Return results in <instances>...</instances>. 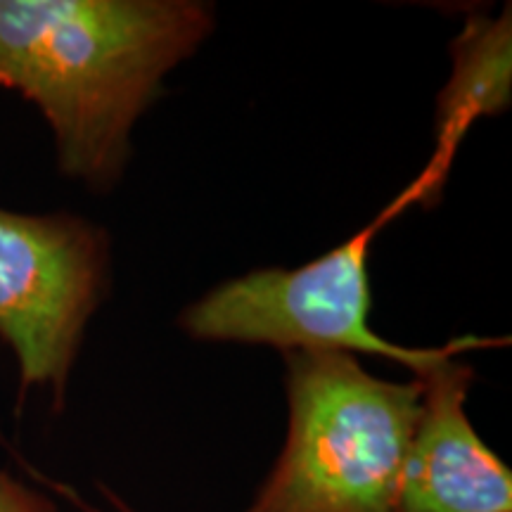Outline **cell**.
<instances>
[{
	"label": "cell",
	"instance_id": "obj_2",
	"mask_svg": "<svg viewBox=\"0 0 512 512\" xmlns=\"http://www.w3.org/2000/svg\"><path fill=\"white\" fill-rule=\"evenodd\" d=\"M285 356L287 441L247 512H399L420 380H382L339 351Z\"/></svg>",
	"mask_w": 512,
	"mask_h": 512
},
{
	"label": "cell",
	"instance_id": "obj_8",
	"mask_svg": "<svg viewBox=\"0 0 512 512\" xmlns=\"http://www.w3.org/2000/svg\"><path fill=\"white\" fill-rule=\"evenodd\" d=\"M53 489L57 491V494H62L64 498H69V501H72V503L76 505V508H79V510H83V512H102V510H98V508H93V505L83 503V501H81V498H79V496H76L72 489H69V486H62V484H53ZM102 494H105L107 498H110V501H112V505H114V508H117V512H133L131 508H128V505H126L124 501H121V498H119V496H114L110 489H102Z\"/></svg>",
	"mask_w": 512,
	"mask_h": 512
},
{
	"label": "cell",
	"instance_id": "obj_5",
	"mask_svg": "<svg viewBox=\"0 0 512 512\" xmlns=\"http://www.w3.org/2000/svg\"><path fill=\"white\" fill-rule=\"evenodd\" d=\"M418 380L422 411L403 465L399 512H512L508 465L465 411L472 370L448 358Z\"/></svg>",
	"mask_w": 512,
	"mask_h": 512
},
{
	"label": "cell",
	"instance_id": "obj_6",
	"mask_svg": "<svg viewBox=\"0 0 512 512\" xmlns=\"http://www.w3.org/2000/svg\"><path fill=\"white\" fill-rule=\"evenodd\" d=\"M512 15H472L453 43V74L439 95L437 147L427 174L444 185L458 145L479 117L501 114L512 98Z\"/></svg>",
	"mask_w": 512,
	"mask_h": 512
},
{
	"label": "cell",
	"instance_id": "obj_1",
	"mask_svg": "<svg viewBox=\"0 0 512 512\" xmlns=\"http://www.w3.org/2000/svg\"><path fill=\"white\" fill-rule=\"evenodd\" d=\"M211 27L195 0H0V86L48 121L64 176L110 190L138 117Z\"/></svg>",
	"mask_w": 512,
	"mask_h": 512
},
{
	"label": "cell",
	"instance_id": "obj_4",
	"mask_svg": "<svg viewBox=\"0 0 512 512\" xmlns=\"http://www.w3.org/2000/svg\"><path fill=\"white\" fill-rule=\"evenodd\" d=\"M107 278L110 245L95 223L0 207V339L19 368L17 411L31 389H48L62 411Z\"/></svg>",
	"mask_w": 512,
	"mask_h": 512
},
{
	"label": "cell",
	"instance_id": "obj_3",
	"mask_svg": "<svg viewBox=\"0 0 512 512\" xmlns=\"http://www.w3.org/2000/svg\"><path fill=\"white\" fill-rule=\"evenodd\" d=\"M427 185L415 178L373 223L354 238L309 264L283 271L268 268L228 280L181 316L183 330L207 342L271 344L290 351L368 354L403 363L425 377L467 349L503 344V339L463 337L448 347L415 349L389 342L370 328L368 259L375 235L415 202H427Z\"/></svg>",
	"mask_w": 512,
	"mask_h": 512
},
{
	"label": "cell",
	"instance_id": "obj_7",
	"mask_svg": "<svg viewBox=\"0 0 512 512\" xmlns=\"http://www.w3.org/2000/svg\"><path fill=\"white\" fill-rule=\"evenodd\" d=\"M0 512H57V505L0 467Z\"/></svg>",
	"mask_w": 512,
	"mask_h": 512
}]
</instances>
